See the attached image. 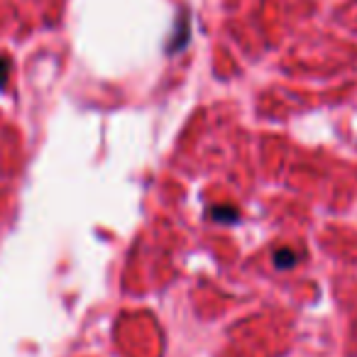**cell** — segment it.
I'll return each mask as SVG.
<instances>
[{"instance_id":"obj_3","label":"cell","mask_w":357,"mask_h":357,"mask_svg":"<svg viewBox=\"0 0 357 357\" xmlns=\"http://www.w3.org/2000/svg\"><path fill=\"white\" fill-rule=\"evenodd\" d=\"M8 74H10V61H8L6 56H0V89L6 86Z\"/></svg>"},{"instance_id":"obj_2","label":"cell","mask_w":357,"mask_h":357,"mask_svg":"<svg viewBox=\"0 0 357 357\" xmlns=\"http://www.w3.org/2000/svg\"><path fill=\"white\" fill-rule=\"evenodd\" d=\"M274 264H277L279 269H289V267H294L296 264V255L291 252V250H277L274 252Z\"/></svg>"},{"instance_id":"obj_1","label":"cell","mask_w":357,"mask_h":357,"mask_svg":"<svg viewBox=\"0 0 357 357\" xmlns=\"http://www.w3.org/2000/svg\"><path fill=\"white\" fill-rule=\"evenodd\" d=\"M211 218L220 220V223H235L238 220V211L233 206H213L211 208Z\"/></svg>"}]
</instances>
